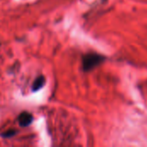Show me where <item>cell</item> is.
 Masks as SVG:
<instances>
[{
	"label": "cell",
	"mask_w": 147,
	"mask_h": 147,
	"mask_svg": "<svg viewBox=\"0 0 147 147\" xmlns=\"http://www.w3.org/2000/svg\"><path fill=\"white\" fill-rule=\"evenodd\" d=\"M105 58L100 54L90 53H87L83 58V68L85 71H91L92 69L98 66L100 64H102L104 61Z\"/></svg>",
	"instance_id": "1"
},
{
	"label": "cell",
	"mask_w": 147,
	"mask_h": 147,
	"mask_svg": "<svg viewBox=\"0 0 147 147\" xmlns=\"http://www.w3.org/2000/svg\"><path fill=\"white\" fill-rule=\"evenodd\" d=\"M33 121V116L31 114L29 113H27V112H23L22 113L19 117H18V122H19V125L21 127H28L29 126Z\"/></svg>",
	"instance_id": "2"
},
{
	"label": "cell",
	"mask_w": 147,
	"mask_h": 147,
	"mask_svg": "<svg viewBox=\"0 0 147 147\" xmlns=\"http://www.w3.org/2000/svg\"><path fill=\"white\" fill-rule=\"evenodd\" d=\"M45 78L43 76H39L35 80L34 82L33 83V86H32V90L33 91H37L39 90L40 89H41L43 87V85L45 84Z\"/></svg>",
	"instance_id": "3"
},
{
	"label": "cell",
	"mask_w": 147,
	"mask_h": 147,
	"mask_svg": "<svg viewBox=\"0 0 147 147\" xmlns=\"http://www.w3.org/2000/svg\"><path fill=\"white\" fill-rule=\"evenodd\" d=\"M15 133H16V131H15V130L10 129V130H9V131H7V132L3 133V137H4V138H9V137H11V136L15 135V134H16Z\"/></svg>",
	"instance_id": "4"
}]
</instances>
